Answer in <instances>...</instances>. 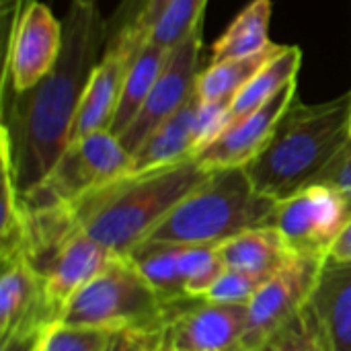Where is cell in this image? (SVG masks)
Wrapping results in <instances>:
<instances>
[{"label": "cell", "instance_id": "1", "mask_svg": "<svg viewBox=\"0 0 351 351\" xmlns=\"http://www.w3.org/2000/svg\"><path fill=\"white\" fill-rule=\"evenodd\" d=\"M56 66L31 90L2 99L0 160L21 195L39 185L70 144V132L88 78L107 45L99 0H70Z\"/></svg>", "mask_w": 351, "mask_h": 351}, {"label": "cell", "instance_id": "2", "mask_svg": "<svg viewBox=\"0 0 351 351\" xmlns=\"http://www.w3.org/2000/svg\"><path fill=\"white\" fill-rule=\"evenodd\" d=\"M208 175L210 171L197 158H187L169 167L128 173L68 208L80 230L113 255L125 257Z\"/></svg>", "mask_w": 351, "mask_h": 351}, {"label": "cell", "instance_id": "3", "mask_svg": "<svg viewBox=\"0 0 351 351\" xmlns=\"http://www.w3.org/2000/svg\"><path fill=\"white\" fill-rule=\"evenodd\" d=\"M350 140L351 90L317 105L296 95L265 146L243 169L259 193L280 202L313 185Z\"/></svg>", "mask_w": 351, "mask_h": 351}, {"label": "cell", "instance_id": "4", "mask_svg": "<svg viewBox=\"0 0 351 351\" xmlns=\"http://www.w3.org/2000/svg\"><path fill=\"white\" fill-rule=\"evenodd\" d=\"M276 204L255 189L243 167L216 169L169 212L146 241L222 245L249 228L269 226Z\"/></svg>", "mask_w": 351, "mask_h": 351}, {"label": "cell", "instance_id": "5", "mask_svg": "<svg viewBox=\"0 0 351 351\" xmlns=\"http://www.w3.org/2000/svg\"><path fill=\"white\" fill-rule=\"evenodd\" d=\"M60 323L119 331L165 327V302L128 257H113L66 304Z\"/></svg>", "mask_w": 351, "mask_h": 351}, {"label": "cell", "instance_id": "6", "mask_svg": "<svg viewBox=\"0 0 351 351\" xmlns=\"http://www.w3.org/2000/svg\"><path fill=\"white\" fill-rule=\"evenodd\" d=\"M132 154L109 130L82 136L68 144L47 177L21 195L27 210L70 206L82 195L128 175Z\"/></svg>", "mask_w": 351, "mask_h": 351}, {"label": "cell", "instance_id": "7", "mask_svg": "<svg viewBox=\"0 0 351 351\" xmlns=\"http://www.w3.org/2000/svg\"><path fill=\"white\" fill-rule=\"evenodd\" d=\"M4 68L2 99L37 86L56 66L64 29L41 0H2Z\"/></svg>", "mask_w": 351, "mask_h": 351}, {"label": "cell", "instance_id": "8", "mask_svg": "<svg viewBox=\"0 0 351 351\" xmlns=\"http://www.w3.org/2000/svg\"><path fill=\"white\" fill-rule=\"evenodd\" d=\"M351 218L346 199L323 183H313L276 204L269 226L278 228L294 255L327 259Z\"/></svg>", "mask_w": 351, "mask_h": 351}, {"label": "cell", "instance_id": "9", "mask_svg": "<svg viewBox=\"0 0 351 351\" xmlns=\"http://www.w3.org/2000/svg\"><path fill=\"white\" fill-rule=\"evenodd\" d=\"M327 259L292 255V259L267 278L257 294L247 304L249 323L241 343V351L259 348L271 333L296 317L313 296L317 280Z\"/></svg>", "mask_w": 351, "mask_h": 351}, {"label": "cell", "instance_id": "10", "mask_svg": "<svg viewBox=\"0 0 351 351\" xmlns=\"http://www.w3.org/2000/svg\"><path fill=\"white\" fill-rule=\"evenodd\" d=\"M202 33L204 21L173 49L167 66L156 78L150 95L146 97L140 113L130 123V128L119 136L123 148L134 154L144 140L171 115H175L195 93L199 76V56H202Z\"/></svg>", "mask_w": 351, "mask_h": 351}, {"label": "cell", "instance_id": "11", "mask_svg": "<svg viewBox=\"0 0 351 351\" xmlns=\"http://www.w3.org/2000/svg\"><path fill=\"white\" fill-rule=\"evenodd\" d=\"M185 302V300H181ZM165 306V346L179 351H241L249 323L247 304H218L197 298L195 304Z\"/></svg>", "mask_w": 351, "mask_h": 351}, {"label": "cell", "instance_id": "12", "mask_svg": "<svg viewBox=\"0 0 351 351\" xmlns=\"http://www.w3.org/2000/svg\"><path fill=\"white\" fill-rule=\"evenodd\" d=\"M140 47L142 45H138L130 35H119L107 41L103 56L95 66L88 84L82 93V99L78 103L70 132V142L111 128L125 84V76Z\"/></svg>", "mask_w": 351, "mask_h": 351}, {"label": "cell", "instance_id": "13", "mask_svg": "<svg viewBox=\"0 0 351 351\" xmlns=\"http://www.w3.org/2000/svg\"><path fill=\"white\" fill-rule=\"evenodd\" d=\"M56 325L43 294V282L21 255L2 261L0 280V337L10 339L41 337Z\"/></svg>", "mask_w": 351, "mask_h": 351}, {"label": "cell", "instance_id": "14", "mask_svg": "<svg viewBox=\"0 0 351 351\" xmlns=\"http://www.w3.org/2000/svg\"><path fill=\"white\" fill-rule=\"evenodd\" d=\"M296 95L298 84L296 80H292L282 90H278L265 105H261L247 117L230 123L220 138H216L193 158H197V162L208 171L249 165L265 146V142L274 134L276 123L280 121L282 113Z\"/></svg>", "mask_w": 351, "mask_h": 351}, {"label": "cell", "instance_id": "15", "mask_svg": "<svg viewBox=\"0 0 351 351\" xmlns=\"http://www.w3.org/2000/svg\"><path fill=\"white\" fill-rule=\"evenodd\" d=\"M113 257L117 255H113L107 247L97 243L80 228L66 241L41 276L45 302L56 323H60L70 298L99 271H103Z\"/></svg>", "mask_w": 351, "mask_h": 351}, {"label": "cell", "instance_id": "16", "mask_svg": "<svg viewBox=\"0 0 351 351\" xmlns=\"http://www.w3.org/2000/svg\"><path fill=\"white\" fill-rule=\"evenodd\" d=\"M331 351H351V263L325 261L311 296Z\"/></svg>", "mask_w": 351, "mask_h": 351}, {"label": "cell", "instance_id": "17", "mask_svg": "<svg viewBox=\"0 0 351 351\" xmlns=\"http://www.w3.org/2000/svg\"><path fill=\"white\" fill-rule=\"evenodd\" d=\"M218 247L228 269L245 271L261 280L271 278L294 255L280 230L274 226L249 228Z\"/></svg>", "mask_w": 351, "mask_h": 351}, {"label": "cell", "instance_id": "18", "mask_svg": "<svg viewBox=\"0 0 351 351\" xmlns=\"http://www.w3.org/2000/svg\"><path fill=\"white\" fill-rule=\"evenodd\" d=\"M197 105L199 97L193 93L191 99L175 115L160 123L132 154L130 173H142L193 158V119Z\"/></svg>", "mask_w": 351, "mask_h": 351}, {"label": "cell", "instance_id": "19", "mask_svg": "<svg viewBox=\"0 0 351 351\" xmlns=\"http://www.w3.org/2000/svg\"><path fill=\"white\" fill-rule=\"evenodd\" d=\"M187 249L189 245L181 243L144 241L125 257L150 282L167 306L191 300L187 296Z\"/></svg>", "mask_w": 351, "mask_h": 351}, {"label": "cell", "instance_id": "20", "mask_svg": "<svg viewBox=\"0 0 351 351\" xmlns=\"http://www.w3.org/2000/svg\"><path fill=\"white\" fill-rule=\"evenodd\" d=\"M171 53L173 51L162 49L150 41H146L140 47V51L136 53V58L130 66V72L125 76V84H123L111 128H109V132L113 136L119 138L130 128V123L136 119V115L140 113L146 97L150 95L152 86L156 82V78L160 76L162 68L167 66Z\"/></svg>", "mask_w": 351, "mask_h": 351}, {"label": "cell", "instance_id": "21", "mask_svg": "<svg viewBox=\"0 0 351 351\" xmlns=\"http://www.w3.org/2000/svg\"><path fill=\"white\" fill-rule=\"evenodd\" d=\"M269 21H271V0H253L247 8L241 10V14L212 45L210 64L255 56L265 47H269L271 45Z\"/></svg>", "mask_w": 351, "mask_h": 351}, {"label": "cell", "instance_id": "22", "mask_svg": "<svg viewBox=\"0 0 351 351\" xmlns=\"http://www.w3.org/2000/svg\"><path fill=\"white\" fill-rule=\"evenodd\" d=\"M302 51L296 45H286L282 53H278L271 62H267L232 99L230 103V123L247 117L261 105H265L278 90H282L288 82L296 80L300 70ZM228 123V125H230Z\"/></svg>", "mask_w": 351, "mask_h": 351}, {"label": "cell", "instance_id": "23", "mask_svg": "<svg viewBox=\"0 0 351 351\" xmlns=\"http://www.w3.org/2000/svg\"><path fill=\"white\" fill-rule=\"evenodd\" d=\"M286 45L271 43L263 51L247 58L224 60L218 64H210L197 76L195 93L199 101H232L239 90L278 53L284 51Z\"/></svg>", "mask_w": 351, "mask_h": 351}, {"label": "cell", "instance_id": "24", "mask_svg": "<svg viewBox=\"0 0 351 351\" xmlns=\"http://www.w3.org/2000/svg\"><path fill=\"white\" fill-rule=\"evenodd\" d=\"M253 351H331L311 302Z\"/></svg>", "mask_w": 351, "mask_h": 351}, {"label": "cell", "instance_id": "25", "mask_svg": "<svg viewBox=\"0 0 351 351\" xmlns=\"http://www.w3.org/2000/svg\"><path fill=\"white\" fill-rule=\"evenodd\" d=\"M206 4L208 0H173L152 27L148 41L173 51L204 21Z\"/></svg>", "mask_w": 351, "mask_h": 351}, {"label": "cell", "instance_id": "26", "mask_svg": "<svg viewBox=\"0 0 351 351\" xmlns=\"http://www.w3.org/2000/svg\"><path fill=\"white\" fill-rule=\"evenodd\" d=\"M113 331L56 323L39 339V351H105Z\"/></svg>", "mask_w": 351, "mask_h": 351}, {"label": "cell", "instance_id": "27", "mask_svg": "<svg viewBox=\"0 0 351 351\" xmlns=\"http://www.w3.org/2000/svg\"><path fill=\"white\" fill-rule=\"evenodd\" d=\"M232 101H199L193 119V156L220 138L230 123Z\"/></svg>", "mask_w": 351, "mask_h": 351}, {"label": "cell", "instance_id": "28", "mask_svg": "<svg viewBox=\"0 0 351 351\" xmlns=\"http://www.w3.org/2000/svg\"><path fill=\"white\" fill-rule=\"evenodd\" d=\"M263 282L265 280L251 274L226 267L222 276L214 282V286L206 292L204 300L218 304H249Z\"/></svg>", "mask_w": 351, "mask_h": 351}, {"label": "cell", "instance_id": "29", "mask_svg": "<svg viewBox=\"0 0 351 351\" xmlns=\"http://www.w3.org/2000/svg\"><path fill=\"white\" fill-rule=\"evenodd\" d=\"M165 346L162 329L130 327L111 333L105 351H160Z\"/></svg>", "mask_w": 351, "mask_h": 351}, {"label": "cell", "instance_id": "30", "mask_svg": "<svg viewBox=\"0 0 351 351\" xmlns=\"http://www.w3.org/2000/svg\"><path fill=\"white\" fill-rule=\"evenodd\" d=\"M315 183L329 185L335 189L351 210V140L343 146V150L327 165V169L319 175Z\"/></svg>", "mask_w": 351, "mask_h": 351}, {"label": "cell", "instance_id": "31", "mask_svg": "<svg viewBox=\"0 0 351 351\" xmlns=\"http://www.w3.org/2000/svg\"><path fill=\"white\" fill-rule=\"evenodd\" d=\"M148 0H121L115 12L107 19V41L121 35L130 27H134L144 12Z\"/></svg>", "mask_w": 351, "mask_h": 351}, {"label": "cell", "instance_id": "32", "mask_svg": "<svg viewBox=\"0 0 351 351\" xmlns=\"http://www.w3.org/2000/svg\"><path fill=\"white\" fill-rule=\"evenodd\" d=\"M173 0H148V4H146V8H144V12L140 14V19H138V23L134 25V27H130L128 31H123L121 35H130L136 43H140V45H144L146 41H148V35H150V31H152V27L158 23V19L165 14V10L169 8V4H171ZM119 37V35H117ZM115 39V37H113ZM111 41V39H109Z\"/></svg>", "mask_w": 351, "mask_h": 351}, {"label": "cell", "instance_id": "33", "mask_svg": "<svg viewBox=\"0 0 351 351\" xmlns=\"http://www.w3.org/2000/svg\"><path fill=\"white\" fill-rule=\"evenodd\" d=\"M327 259L337 261V263H351V218L348 220V224L343 226V230L339 232L337 241L333 243Z\"/></svg>", "mask_w": 351, "mask_h": 351}, {"label": "cell", "instance_id": "34", "mask_svg": "<svg viewBox=\"0 0 351 351\" xmlns=\"http://www.w3.org/2000/svg\"><path fill=\"white\" fill-rule=\"evenodd\" d=\"M160 351H179V350H173V348H167V346H162V350Z\"/></svg>", "mask_w": 351, "mask_h": 351}, {"label": "cell", "instance_id": "35", "mask_svg": "<svg viewBox=\"0 0 351 351\" xmlns=\"http://www.w3.org/2000/svg\"><path fill=\"white\" fill-rule=\"evenodd\" d=\"M37 351H39V346H37Z\"/></svg>", "mask_w": 351, "mask_h": 351}]
</instances>
